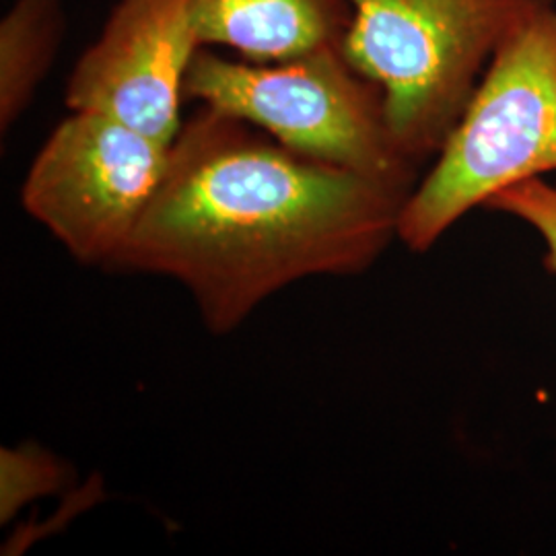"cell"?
<instances>
[{"label":"cell","instance_id":"6da1fadb","mask_svg":"<svg viewBox=\"0 0 556 556\" xmlns=\"http://www.w3.org/2000/svg\"><path fill=\"white\" fill-rule=\"evenodd\" d=\"M413 190L298 153L204 105L181 124L114 268L176 278L211 332L227 334L301 278L371 268Z\"/></svg>","mask_w":556,"mask_h":556},{"label":"cell","instance_id":"7a4b0ae2","mask_svg":"<svg viewBox=\"0 0 556 556\" xmlns=\"http://www.w3.org/2000/svg\"><path fill=\"white\" fill-rule=\"evenodd\" d=\"M556 172V7L536 4L489 60L438 163L404 202L397 239L431 250L497 192Z\"/></svg>","mask_w":556,"mask_h":556},{"label":"cell","instance_id":"3957f363","mask_svg":"<svg viewBox=\"0 0 556 556\" xmlns=\"http://www.w3.org/2000/svg\"><path fill=\"white\" fill-rule=\"evenodd\" d=\"M342 52L383 96L400 153L438 155L501 40L538 0H346Z\"/></svg>","mask_w":556,"mask_h":556},{"label":"cell","instance_id":"277c9868","mask_svg":"<svg viewBox=\"0 0 556 556\" xmlns=\"http://www.w3.org/2000/svg\"><path fill=\"white\" fill-rule=\"evenodd\" d=\"M184 93L314 160L417 186L418 167L394 142L381 89L351 66L342 46L278 62H236L200 48Z\"/></svg>","mask_w":556,"mask_h":556},{"label":"cell","instance_id":"5b68a950","mask_svg":"<svg viewBox=\"0 0 556 556\" xmlns=\"http://www.w3.org/2000/svg\"><path fill=\"white\" fill-rule=\"evenodd\" d=\"M169 147L118 119L73 112L23 184V206L83 262L114 268L167 169Z\"/></svg>","mask_w":556,"mask_h":556},{"label":"cell","instance_id":"8992f818","mask_svg":"<svg viewBox=\"0 0 556 556\" xmlns=\"http://www.w3.org/2000/svg\"><path fill=\"white\" fill-rule=\"evenodd\" d=\"M200 46L190 0H118L100 38L75 64L71 112H96L172 144Z\"/></svg>","mask_w":556,"mask_h":556},{"label":"cell","instance_id":"52a82bcc","mask_svg":"<svg viewBox=\"0 0 556 556\" xmlns=\"http://www.w3.org/2000/svg\"><path fill=\"white\" fill-rule=\"evenodd\" d=\"M200 46H225L252 62L299 59L342 46L346 0H190Z\"/></svg>","mask_w":556,"mask_h":556},{"label":"cell","instance_id":"ba28073f","mask_svg":"<svg viewBox=\"0 0 556 556\" xmlns=\"http://www.w3.org/2000/svg\"><path fill=\"white\" fill-rule=\"evenodd\" d=\"M64 0H15L0 23V126H13L56 56Z\"/></svg>","mask_w":556,"mask_h":556},{"label":"cell","instance_id":"9c48e42d","mask_svg":"<svg viewBox=\"0 0 556 556\" xmlns=\"http://www.w3.org/2000/svg\"><path fill=\"white\" fill-rule=\"evenodd\" d=\"M486 211L509 215L536 231L544 243V268L556 277V186L542 178L526 179L497 192Z\"/></svg>","mask_w":556,"mask_h":556},{"label":"cell","instance_id":"30bf717a","mask_svg":"<svg viewBox=\"0 0 556 556\" xmlns=\"http://www.w3.org/2000/svg\"><path fill=\"white\" fill-rule=\"evenodd\" d=\"M62 482L59 462L36 447L2 450V521L17 516L21 507L34 498L54 493Z\"/></svg>","mask_w":556,"mask_h":556}]
</instances>
